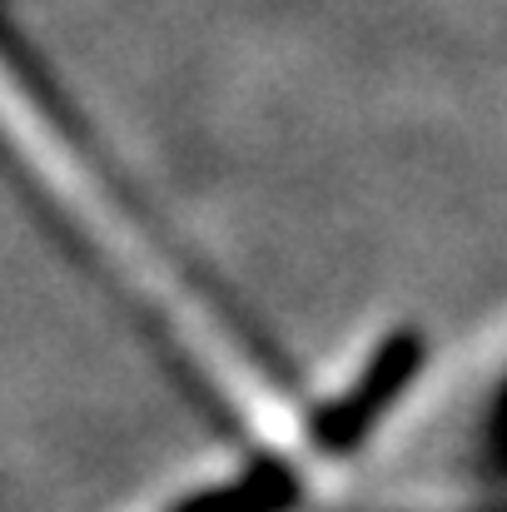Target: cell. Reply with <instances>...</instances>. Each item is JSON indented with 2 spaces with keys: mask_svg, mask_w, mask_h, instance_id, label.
<instances>
[{
  "mask_svg": "<svg viewBox=\"0 0 507 512\" xmlns=\"http://www.w3.org/2000/svg\"><path fill=\"white\" fill-rule=\"evenodd\" d=\"M423 363H428V339H423L418 329H393L388 339L368 353V363L358 368V378L314 413L309 443H314L324 458L353 453V448L388 418V408L413 388V378L423 373Z\"/></svg>",
  "mask_w": 507,
  "mask_h": 512,
  "instance_id": "cell-1",
  "label": "cell"
},
{
  "mask_svg": "<svg viewBox=\"0 0 507 512\" xmlns=\"http://www.w3.org/2000/svg\"><path fill=\"white\" fill-rule=\"evenodd\" d=\"M294 503H299V473L279 458H264L224 483H204L184 493L165 512H289Z\"/></svg>",
  "mask_w": 507,
  "mask_h": 512,
  "instance_id": "cell-2",
  "label": "cell"
}]
</instances>
